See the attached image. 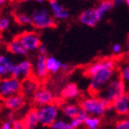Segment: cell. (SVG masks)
<instances>
[{
  "label": "cell",
  "mask_w": 129,
  "mask_h": 129,
  "mask_svg": "<svg viewBox=\"0 0 129 129\" xmlns=\"http://www.w3.org/2000/svg\"><path fill=\"white\" fill-rule=\"evenodd\" d=\"M80 107L88 116L100 117L105 116L106 112L110 109V105L98 95H89L83 98L80 102Z\"/></svg>",
  "instance_id": "6da1fadb"
},
{
  "label": "cell",
  "mask_w": 129,
  "mask_h": 129,
  "mask_svg": "<svg viewBox=\"0 0 129 129\" xmlns=\"http://www.w3.org/2000/svg\"><path fill=\"white\" fill-rule=\"evenodd\" d=\"M117 74L116 69L105 68L95 72L88 78V90L90 95H99V93L104 88V87Z\"/></svg>",
  "instance_id": "7a4b0ae2"
},
{
  "label": "cell",
  "mask_w": 129,
  "mask_h": 129,
  "mask_svg": "<svg viewBox=\"0 0 129 129\" xmlns=\"http://www.w3.org/2000/svg\"><path fill=\"white\" fill-rule=\"evenodd\" d=\"M126 86L122 80L116 74L109 82H108L104 88L99 93L98 96L104 99L107 103L110 106L113 102L126 93Z\"/></svg>",
  "instance_id": "3957f363"
},
{
  "label": "cell",
  "mask_w": 129,
  "mask_h": 129,
  "mask_svg": "<svg viewBox=\"0 0 129 129\" xmlns=\"http://www.w3.org/2000/svg\"><path fill=\"white\" fill-rule=\"evenodd\" d=\"M30 15L32 25L37 30L52 29L57 26V21L53 18L49 9L44 7L35 8Z\"/></svg>",
  "instance_id": "277c9868"
},
{
  "label": "cell",
  "mask_w": 129,
  "mask_h": 129,
  "mask_svg": "<svg viewBox=\"0 0 129 129\" xmlns=\"http://www.w3.org/2000/svg\"><path fill=\"white\" fill-rule=\"evenodd\" d=\"M39 116V123L42 126L51 127L54 122L59 119L60 108L57 104L54 103L43 106L37 108Z\"/></svg>",
  "instance_id": "5b68a950"
},
{
  "label": "cell",
  "mask_w": 129,
  "mask_h": 129,
  "mask_svg": "<svg viewBox=\"0 0 129 129\" xmlns=\"http://www.w3.org/2000/svg\"><path fill=\"white\" fill-rule=\"evenodd\" d=\"M22 91V81L13 76L0 79V99L5 100L7 98L19 94Z\"/></svg>",
  "instance_id": "8992f818"
},
{
  "label": "cell",
  "mask_w": 129,
  "mask_h": 129,
  "mask_svg": "<svg viewBox=\"0 0 129 129\" xmlns=\"http://www.w3.org/2000/svg\"><path fill=\"white\" fill-rule=\"evenodd\" d=\"M12 76L15 79L24 81L33 77V62L29 59L24 58L15 62Z\"/></svg>",
  "instance_id": "52a82bcc"
},
{
  "label": "cell",
  "mask_w": 129,
  "mask_h": 129,
  "mask_svg": "<svg viewBox=\"0 0 129 129\" xmlns=\"http://www.w3.org/2000/svg\"><path fill=\"white\" fill-rule=\"evenodd\" d=\"M17 37L29 52H36L39 46L43 43L39 34L35 31H26L20 34Z\"/></svg>",
  "instance_id": "ba28073f"
},
{
  "label": "cell",
  "mask_w": 129,
  "mask_h": 129,
  "mask_svg": "<svg viewBox=\"0 0 129 129\" xmlns=\"http://www.w3.org/2000/svg\"><path fill=\"white\" fill-rule=\"evenodd\" d=\"M55 99V94L51 89L44 88V87H40L35 91V94L33 95L32 101L36 107L40 108V107H43V106L54 103Z\"/></svg>",
  "instance_id": "9c48e42d"
},
{
  "label": "cell",
  "mask_w": 129,
  "mask_h": 129,
  "mask_svg": "<svg viewBox=\"0 0 129 129\" xmlns=\"http://www.w3.org/2000/svg\"><path fill=\"white\" fill-rule=\"evenodd\" d=\"M117 66V61L115 60L114 58H102L99 59V60H95L92 63H90L89 65L86 67V69L84 70V73L88 78H89L91 75L97 72L98 71L105 68H114L116 69Z\"/></svg>",
  "instance_id": "30bf717a"
},
{
  "label": "cell",
  "mask_w": 129,
  "mask_h": 129,
  "mask_svg": "<svg viewBox=\"0 0 129 129\" xmlns=\"http://www.w3.org/2000/svg\"><path fill=\"white\" fill-rule=\"evenodd\" d=\"M46 57L47 56L37 55L33 62V77L39 82L45 80L49 75L46 67Z\"/></svg>",
  "instance_id": "8fae6325"
},
{
  "label": "cell",
  "mask_w": 129,
  "mask_h": 129,
  "mask_svg": "<svg viewBox=\"0 0 129 129\" xmlns=\"http://www.w3.org/2000/svg\"><path fill=\"white\" fill-rule=\"evenodd\" d=\"M101 18L98 15L95 7H88L85 9L78 16V21L80 24L88 27H95L101 21Z\"/></svg>",
  "instance_id": "7c38bea8"
},
{
  "label": "cell",
  "mask_w": 129,
  "mask_h": 129,
  "mask_svg": "<svg viewBox=\"0 0 129 129\" xmlns=\"http://www.w3.org/2000/svg\"><path fill=\"white\" fill-rule=\"evenodd\" d=\"M49 10L56 21H66L71 16L70 11L59 0H48Z\"/></svg>",
  "instance_id": "4fadbf2b"
},
{
  "label": "cell",
  "mask_w": 129,
  "mask_h": 129,
  "mask_svg": "<svg viewBox=\"0 0 129 129\" xmlns=\"http://www.w3.org/2000/svg\"><path fill=\"white\" fill-rule=\"evenodd\" d=\"M15 62L8 52H0V79L12 76Z\"/></svg>",
  "instance_id": "5bb4252c"
},
{
  "label": "cell",
  "mask_w": 129,
  "mask_h": 129,
  "mask_svg": "<svg viewBox=\"0 0 129 129\" xmlns=\"http://www.w3.org/2000/svg\"><path fill=\"white\" fill-rule=\"evenodd\" d=\"M111 109L123 117L129 116V93H125L111 104Z\"/></svg>",
  "instance_id": "9a60e30c"
},
{
  "label": "cell",
  "mask_w": 129,
  "mask_h": 129,
  "mask_svg": "<svg viewBox=\"0 0 129 129\" xmlns=\"http://www.w3.org/2000/svg\"><path fill=\"white\" fill-rule=\"evenodd\" d=\"M46 67L49 74H58L60 71H68L70 70V65L68 63L62 62L55 56L48 55L46 57Z\"/></svg>",
  "instance_id": "2e32d148"
},
{
  "label": "cell",
  "mask_w": 129,
  "mask_h": 129,
  "mask_svg": "<svg viewBox=\"0 0 129 129\" xmlns=\"http://www.w3.org/2000/svg\"><path fill=\"white\" fill-rule=\"evenodd\" d=\"M25 97L22 93L11 96L4 100L5 108L11 112H16L21 110L25 106Z\"/></svg>",
  "instance_id": "e0dca14e"
},
{
  "label": "cell",
  "mask_w": 129,
  "mask_h": 129,
  "mask_svg": "<svg viewBox=\"0 0 129 129\" xmlns=\"http://www.w3.org/2000/svg\"><path fill=\"white\" fill-rule=\"evenodd\" d=\"M7 52H8L11 56H17V57H27L29 54V52L24 48L18 37L13 38L7 43Z\"/></svg>",
  "instance_id": "ac0fdd59"
},
{
  "label": "cell",
  "mask_w": 129,
  "mask_h": 129,
  "mask_svg": "<svg viewBox=\"0 0 129 129\" xmlns=\"http://www.w3.org/2000/svg\"><path fill=\"white\" fill-rule=\"evenodd\" d=\"M60 95L61 99L64 100H74L80 96V90L79 87L77 86V84L70 82L63 86L60 92Z\"/></svg>",
  "instance_id": "d6986e66"
},
{
  "label": "cell",
  "mask_w": 129,
  "mask_h": 129,
  "mask_svg": "<svg viewBox=\"0 0 129 129\" xmlns=\"http://www.w3.org/2000/svg\"><path fill=\"white\" fill-rule=\"evenodd\" d=\"M117 75L125 84L126 88H129V56L121 58L116 66Z\"/></svg>",
  "instance_id": "ffe728a7"
},
{
  "label": "cell",
  "mask_w": 129,
  "mask_h": 129,
  "mask_svg": "<svg viewBox=\"0 0 129 129\" xmlns=\"http://www.w3.org/2000/svg\"><path fill=\"white\" fill-rule=\"evenodd\" d=\"M40 88V82L34 77L27 79L22 81V91L21 93L24 97H33L35 91Z\"/></svg>",
  "instance_id": "44dd1931"
},
{
  "label": "cell",
  "mask_w": 129,
  "mask_h": 129,
  "mask_svg": "<svg viewBox=\"0 0 129 129\" xmlns=\"http://www.w3.org/2000/svg\"><path fill=\"white\" fill-rule=\"evenodd\" d=\"M23 122L25 129H36L40 125L37 108H31L30 110H28L23 119Z\"/></svg>",
  "instance_id": "7402d4cb"
},
{
  "label": "cell",
  "mask_w": 129,
  "mask_h": 129,
  "mask_svg": "<svg viewBox=\"0 0 129 129\" xmlns=\"http://www.w3.org/2000/svg\"><path fill=\"white\" fill-rule=\"evenodd\" d=\"M80 110V104L77 103H66L63 104L60 108V113L64 116L65 118L68 119V120H71V119L74 118L75 116H78L79 112Z\"/></svg>",
  "instance_id": "603a6c76"
},
{
  "label": "cell",
  "mask_w": 129,
  "mask_h": 129,
  "mask_svg": "<svg viewBox=\"0 0 129 129\" xmlns=\"http://www.w3.org/2000/svg\"><path fill=\"white\" fill-rule=\"evenodd\" d=\"M115 6L112 2V0H100L99 4L96 6L95 9L97 11L98 15L101 19H103L108 13H110Z\"/></svg>",
  "instance_id": "cb8c5ba5"
},
{
  "label": "cell",
  "mask_w": 129,
  "mask_h": 129,
  "mask_svg": "<svg viewBox=\"0 0 129 129\" xmlns=\"http://www.w3.org/2000/svg\"><path fill=\"white\" fill-rule=\"evenodd\" d=\"M101 125V118L92 116H88L83 123V126L86 129H100Z\"/></svg>",
  "instance_id": "d4e9b609"
},
{
  "label": "cell",
  "mask_w": 129,
  "mask_h": 129,
  "mask_svg": "<svg viewBox=\"0 0 129 129\" xmlns=\"http://www.w3.org/2000/svg\"><path fill=\"white\" fill-rule=\"evenodd\" d=\"M15 21L18 25L21 26H27L32 25V18L31 15L26 13H18L15 15Z\"/></svg>",
  "instance_id": "484cf974"
},
{
  "label": "cell",
  "mask_w": 129,
  "mask_h": 129,
  "mask_svg": "<svg viewBox=\"0 0 129 129\" xmlns=\"http://www.w3.org/2000/svg\"><path fill=\"white\" fill-rule=\"evenodd\" d=\"M88 116V115L87 114L84 110H82L81 108H80L78 116H75L74 118L71 119L70 122H71V124L72 125V126L74 127V129H77L80 126H81V125H83L84 121H85V119H86Z\"/></svg>",
  "instance_id": "4316f807"
},
{
  "label": "cell",
  "mask_w": 129,
  "mask_h": 129,
  "mask_svg": "<svg viewBox=\"0 0 129 129\" xmlns=\"http://www.w3.org/2000/svg\"><path fill=\"white\" fill-rule=\"evenodd\" d=\"M52 129H74L70 120L66 118H59L51 126Z\"/></svg>",
  "instance_id": "83f0119b"
},
{
  "label": "cell",
  "mask_w": 129,
  "mask_h": 129,
  "mask_svg": "<svg viewBox=\"0 0 129 129\" xmlns=\"http://www.w3.org/2000/svg\"><path fill=\"white\" fill-rule=\"evenodd\" d=\"M12 23V19L7 15L0 16V33H4L9 29Z\"/></svg>",
  "instance_id": "f1b7e54d"
},
{
  "label": "cell",
  "mask_w": 129,
  "mask_h": 129,
  "mask_svg": "<svg viewBox=\"0 0 129 129\" xmlns=\"http://www.w3.org/2000/svg\"><path fill=\"white\" fill-rule=\"evenodd\" d=\"M114 129H129V116L122 117L116 121Z\"/></svg>",
  "instance_id": "f546056e"
},
{
  "label": "cell",
  "mask_w": 129,
  "mask_h": 129,
  "mask_svg": "<svg viewBox=\"0 0 129 129\" xmlns=\"http://www.w3.org/2000/svg\"><path fill=\"white\" fill-rule=\"evenodd\" d=\"M123 50H124V47L121 43H114L111 47V52L112 53L114 54V55H119L123 52Z\"/></svg>",
  "instance_id": "4dcf8cb0"
},
{
  "label": "cell",
  "mask_w": 129,
  "mask_h": 129,
  "mask_svg": "<svg viewBox=\"0 0 129 129\" xmlns=\"http://www.w3.org/2000/svg\"><path fill=\"white\" fill-rule=\"evenodd\" d=\"M36 52H37V55L48 56V49L46 47V45H44L43 43H42L41 45L39 46Z\"/></svg>",
  "instance_id": "1f68e13d"
},
{
  "label": "cell",
  "mask_w": 129,
  "mask_h": 129,
  "mask_svg": "<svg viewBox=\"0 0 129 129\" xmlns=\"http://www.w3.org/2000/svg\"><path fill=\"white\" fill-rule=\"evenodd\" d=\"M13 129H25L23 120L14 119L13 120Z\"/></svg>",
  "instance_id": "d6a6232c"
},
{
  "label": "cell",
  "mask_w": 129,
  "mask_h": 129,
  "mask_svg": "<svg viewBox=\"0 0 129 129\" xmlns=\"http://www.w3.org/2000/svg\"><path fill=\"white\" fill-rule=\"evenodd\" d=\"M0 129H13V120L7 119L4 121L0 125Z\"/></svg>",
  "instance_id": "836d02e7"
},
{
  "label": "cell",
  "mask_w": 129,
  "mask_h": 129,
  "mask_svg": "<svg viewBox=\"0 0 129 129\" xmlns=\"http://www.w3.org/2000/svg\"><path fill=\"white\" fill-rule=\"evenodd\" d=\"M112 2H113L115 7H120L123 4H125V0H112Z\"/></svg>",
  "instance_id": "e575fe53"
},
{
  "label": "cell",
  "mask_w": 129,
  "mask_h": 129,
  "mask_svg": "<svg viewBox=\"0 0 129 129\" xmlns=\"http://www.w3.org/2000/svg\"><path fill=\"white\" fill-rule=\"evenodd\" d=\"M125 47L126 49L127 52H129V35L126 37V40H125Z\"/></svg>",
  "instance_id": "d590c367"
},
{
  "label": "cell",
  "mask_w": 129,
  "mask_h": 129,
  "mask_svg": "<svg viewBox=\"0 0 129 129\" xmlns=\"http://www.w3.org/2000/svg\"><path fill=\"white\" fill-rule=\"evenodd\" d=\"M35 1L36 3H38L39 5H43L44 3L47 2V0H35Z\"/></svg>",
  "instance_id": "8d00e7d4"
},
{
  "label": "cell",
  "mask_w": 129,
  "mask_h": 129,
  "mask_svg": "<svg viewBox=\"0 0 129 129\" xmlns=\"http://www.w3.org/2000/svg\"><path fill=\"white\" fill-rule=\"evenodd\" d=\"M2 45H3L2 35H1V34H0V52H1V49H2Z\"/></svg>",
  "instance_id": "74e56055"
},
{
  "label": "cell",
  "mask_w": 129,
  "mask_h": 129,
  "mask_svg": "<svg viewBox=\"0 0 129 129\" xmlns=\"http://www.w3.org/2000/svg\"><path fill=\"white\" fill-rule=\"evenodd\" d=\"M7 0H0V7H3V6L7 3Z\"/></svg>",
  "instance_id": "f35d334b"
},
{
  "label": "cell",
  "mask_w": 129,
  "mask_h": 129,
  "mask_svg": "<svg viewBox=\"0 0 129 129\" xmlns=\"http://www.w3.org/2000/svg\"><path fill=\"white\" fill-rule=\"evenodd\" d=\"M125 5H126L127 7H129V0H125Z\"/></svg>",
  "instance_id": "ab89813d"
},
{
  "label": "cell",
  "mask_w": 129,
  "mask_h": 129,
  "mask_svg": "<svg viewBox=\"0 0 129 129\" xmlns=\"http://www.w3.org/2000/svg\"><path fill=\"white\" fill-rule=\"evenodd\" d=\"M19 1H22V2H29L31 0H19Z\"/></svg>",
  "instance_id": "60d3db41"
}]
</instances>
